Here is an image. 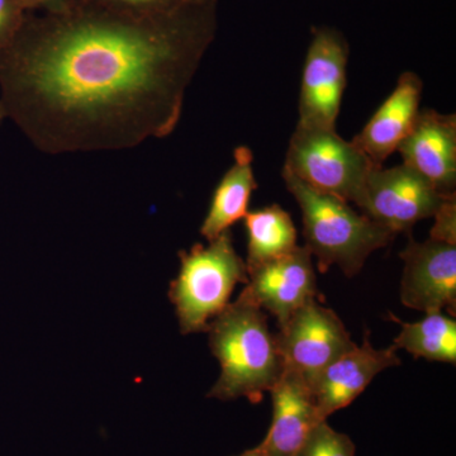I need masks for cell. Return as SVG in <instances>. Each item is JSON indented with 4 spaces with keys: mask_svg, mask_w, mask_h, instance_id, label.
<instances>
[{
    "mask_svg": "<svg viewBox=\"0 0 456 456\" xmlns=\"http://www.w3.org/2000/svg\"><path fill=\"white\" fill-rule=\"evenodd\" d=\"M216 2L137 17L89 0L28 12L0 51V110L50 155L119 151L178 127L216 35Z\"/></svg>",
    "mask_w": 456,
    "mask_h": 456,
    "instance_id": "1",
    "label": "cell"
},
{
    "mask_svg": "<svg viewBox=\"0 0 456 456\" xmlns=\"http://www.w3.org/2000/svg\"><path fill=\"white\" fill-rule=\"evenodd\" d=\"M206 332L212 354L221 364L220 378L208 397L221 401L245 397L253 403L263 401L285 370L265 312L239 297L213 318Z\"/></svg>",
    "mask_w": 456,
    "mask_h": 456,
    "instance_id": "2",
    "label": "cell"
},
{
    "mask_svg": "<svg viewBox=\"0 0 456 456\" xmlns=\"http://www.w3.org/2000/svg\"><path fill=\"white\" fill-rule=\"evenodd\" d=\"M281 175L301 208L305 248L317 257L321 273L338 265L346 277H354L374 251L397 236L340 198L314 191L288 171Z\"/></svg>",
    "mask_w": 456,
    "mask_h": 456,
    "instance_id": "3",
    "label": "cell"
},
{
    "mask_svg": "<svg viewBox=\"0 0 456 456\" xmlns=\"http://www.w3.org/2000/svg\"><path fill=\"white\" fill-rule=\"evenodd\" d=\"M179 257V274L171 281L169 298L180 332H206L213 318L230 305L236 285L248 284L245 261L236 253L230 230L208 246L196 244L180 251Z\"/></svg>",
    "mask_w": 456,
    "mask_h": 456,
    "instance_id": "4",
    "label": "cell"
},
{
    "mask_svg": "<svg viewBox=\"0 0 456 456\" xmlns=\"http://www.w3.org/2000/svg\"><path fill=\"white\" fill-rule=\"evenodd\" d=\"M374 165L338 132L297 126L283 170L308 187L359 206Z\"/></svg>",
    "mask_w": 456,
    "mask_h": 456,
    "instance_id": "5",
    "label": "cell"
},
{
    "mask_svg": "<svg viewBox=\"0 0 456 456\" xmlns=\"http://www.w3.org/2000/svg\"><path fill=\"white\" fill-rule=\"evenodd\" d=\"M285 369L312 382L356 346L340 317L317 298L298 308L275 335Z\"/></svg>",
    "mask_w": 456,
    "mask_h": 456,
    "instance_id": "6",
    "label": "cell"
},
{
    "mask_svg": "<svg viewBox=\"0 0 456 456\" xmlns=\"http://www.w3.org/2000/svg\"><path fill=\"white\" fill-rule=\"evenodd\" d=\"M449 197L406 165L392 169L375 167L369 173L358 207L375 224L398 235L410 233L417 222L434 217Z\"/></svg>",
    "mask_w": 456,
    "mask_h": 456,
    "instance_id": "7",
    "label": "cell"
},
{
    "mask_svg": "<svg viewBox=\"0 0 456 456\" xmlns=\"http://www.w3.org/2000/svg\"><path fill=\"white\" fill-rule=\"evenodd\" d=\"M349 46L332 29H317L305 57L299 94L298 127L336 131L346 86Z\"/></svg>",
    "mask_w": 456,
    "mask_h": 456,
    "instance_id": "8",
    "label": "cell"
},
{
    "mask_svg": "<svg viewBox=\"0 0 456 456\" xmlns=\"http://www.w3.org/2000/svg\"><path fill=\"white\" fill-rule=\"evenodd\" d=\"M404 261L401 301L412 310L456 314V245L412 237L399 254Z\"/></svg>",
    "mask_w": 456,
    "mask_h": 456,
    "instance_id": "9",
    "label": "cell"
},
{
    "mask_svg": "<svg viewBox=\"0 0 456 456\" xmlns=\"http://www.w3.org/2000/svg\"><path fill=\"white\" fill-rule=\"evenodd\" d=\"M248 281L240 297L269 312L283 326L294 312L310 299L317 298L316 273L312 255L305 246H297L284 255L248 274Z\"/></svg>",
    "mask_w": 456,
    "mask_h": 456,
    "instance_id": "10",
    "label": "cell"
},
{
    "mask_svg": "<svg viewBox=\"0 0 456 456\" xmlns=\"http://www.w3.org/2000/svg\"><path fill=\"white\" fill-rule=\"evenodd\" d=\"M401 362L395 345L374 349L365 335L362 345L347 351L312 382L310 388L320 419H327L336 411L349 406L378 374Z\"/></svg>",
    "mask_w": 456,
    "mask_h": 456,
    "instance_id": "11",
    "label": "cell"
},
{
    "mask_svg": "<svg viewBox=\"0 0 456 456\" xmlns=\"http://www.w3.org/2000/svg\"><path fill=\"white\" fill-rule=\"evenodd\" d=\"M397 151L410 167L443 196L455 194L456 117L425 110Z\"/></svg>",
    "mask_w": 456,
    "mask_h": 456,
    "instance_id": "12",
    "label": "cell"
},
{
    "mask_svg": "<svg viewBox=\"0 0 456 456\" xmlns=\"http://www.w3.org/2000/svg\"><path fill=\"white\" fill-rule=\"evenodd\" d=\"M422 80L412 71L399 77L392 94L378 108L353 142L368 156L371 164L382 167L397 151L417 121L422 98Z\"/></svg>",
    "mask_w": 456,
    "mask_h": 456,
    "instance_id": "13",
    "label": "cell"
},
{
    "mask_svg": "<svg viewBox=\"0 0 456 456\" xmlns=\"http://www.w3.org/2000/svg\"><path fill=\"white\" fill-rule=\"evenodd\" d=\"M270 395L273 421L260 448L265 456H293L312 428L325 419L318 416L310 387L293 371L285 369Z\"/></svg>",
    "mask_w": 456,
    "mask_h": 456,
    "instance_id": "14",
    "label": "cell"
},
{
    "mask_svg": "<svg viewBox=\"0 0 456 456\" xmlns=\"http://www.w3.org/2000/svg\"><path fill=\"white\" fill-rule=\"evenodd\" d=\"M253 161V152L248 147H237L233 152V164L218 183L200 227V235L207 241L217 239L248 215L251 196L257 189Z\"/></svg>",
    "mask_w": 456,
    "mask_h": 456,
    "instance_id": "15",
    "label": "cell"
},
{
    "mask_svg": "<svg viewBox=\"0 0 456 456\" xmlns=\"http://www.w3.org/2000/svg\"><path fill=\"white\" fill-rule=\"evenodd\" d=\"M244 222L248 232V274L268 261L292 253L298 246L292 217L278 204L248 212Z\"/></svg>",
    "mask_w": 456,
    "mask_h": 456,
    "instance_id": "16",
    "label": "cell"
},
{
    "mask_svg": "<svg viewBox=\"0 0 456 456\" xmlns=\"http://www.w3.org/2000/svg\"><path fill=\"white\" fill-rule=\"evenodd\" d=\"M402 330L395 338V346L412 354L415 358L430 362H456V322L443 311L428 312L424 320L403 322L391 314Z\"/></svg>",
    "mask_w": 456,
    "mask_h": 456,
    "instance_id": "17",
    "label": "cell"
},
{
    "mask_svg": "<svg viewBox=\"0 0 456 456\" xmlns=\"http://www.w3.org/2000/svg\"><path fill=\"white\" fill-rule=\"evenodd\" d=\"M355 452L353 440L334 430L325 419L312 428L293 456H355Z\"/></svg>",
    "mask_w": 456,
    "mask_h": 456,
    "instance_id": "18",
    "label": "cell"
},
{
    "mask_svg": "<svg viewBox=\"0 0 456 456\" xmlns=\"http://www.w3.org/2000/svg\"><path fill=\"white\" fill-rule=\"evenodd\" d=\"M110 11L137 17L159 16L182 8L188 0H89Z\"/></svg>",
    "mask_w": 456,
    "mask_h": 456,
    "instance_id": "19",
    "label": "cell"
},
{
    "mask_svg": "<svg viewBox=\"0 0 456 456\" xmlns=\"http://www.w3.org/2000/svg\"><path fill=\"white\" fill-rule=\"evenodd\" d=\"M27 13L20 0H0V51L16 38Z\"/></svg>",
    "mask_w": 456,
    "mask_h": 456,
    "instance_id": "20",
    "label": "cell"
},
{
    "mask_svg": "<svg viewBox=\"0 0 456 456\" xmlns=\"http://www.w3.org/2000/svg\"><path fill=\"white\" fill-rule=\"evenodd\" d=\"M434 218L430 239L456 245V194L444 200Z\"/></svg>",
    "mask_w": 456,
    "mask_h": 456,
    "instance_id": "21",
    "label": "cell"
},
{
    "mask_svg": "<svg viewBox=\"0 0 456 456\" xmlns=\"http://www.w3.org/2000/svg\"><path fill=\"white\" fill-rule=\"evenodd\" d=\"M27 12L40 11L42 13H61L68 9L70 0H20Z\"/></svg>",
    "mask_w": 456,
    "mask_h": 456,
    "instance_id": "22",
    "label": "cell"
},
{
    "mask_svg": "<svg viewBox=\"0 0 456 456\" xmlns=\"http://www.w3.org/2000/svg\"><path fill=\"white\" fill-rule=\"evenodd\" d=\"M239 456H265V455H264L263 449H261L260 445H259V446H256V448L246 450L245 452H242V454L239 455Z\"/></svg>",
    "mask_w": 456,
    "mask_h": 456,
    "instance_id": "23",
    "label": "cell"
},
{
    "mask_svg": "<svg viewBox=\"0 0 456 456\" xmlns=\"http://www.w3.org/2000/svg\"><path fill=\"white\" fill-rule=\"evenodd\" d=\"M191 3H208V2H216V0H188Z\"/></svg>",
    "mask_w": 456,
    "mask_h": 456,
    "instance_id": "24",
    "label": "cell"
},
{
    "mask_svg": "<svg viewBox=\"0 0 456 456\" xmlns=\"http://www.w3.org/2000/svg\"><path fill=\"white\" fill-rule=\"evenodd\" d=\"M5 121L4 114H3L2 110H0V127H2L3 122Z\"/></svg>",
    "mask_w": 456,
    "mask_h": 456,
    "instance_id": "25",
    "label": "cell"
}]
</instances>
